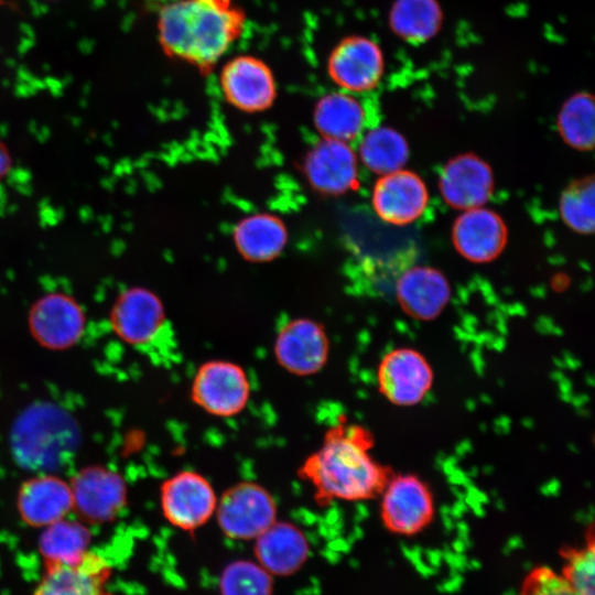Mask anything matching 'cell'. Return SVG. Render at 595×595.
I'll use <instances>...</instances> for the list:
<instances>
[{
  "mask_svg": "<svg viewBox=\"0 0 595 595\" xmlns=\"http://www.w3.org/2000/svg\"><path fill=\"white\" fill-rule=\"evenodd\" d=\"M273 576L256 560L228 563L219 577L220 595H273Z\"/></svg>",
  "mask_w": 595,
  "mask_h": 595,
  "instance_id": "28",
  "label": "cell"
},
{
  "mask_svg": "<svg viewBox=\"0 0 595 595\" xmlns=\"http://www.w3.org/2000/svg\"><path fill=\"white\" fill-rule=\"evenodd\" d=\"M272 494L261 484L242 480L228 487L216 506L220 531L232 540H255L278 518Z\"/></svg>",
  "mask_w": 595,
  "mask_h": 595,
  "instance_id": "3",
  "label": "cell"
},
{
  "mask_svg": "<svg viewBox=\"0 0 595 595\" xmlns=\"http://www.w3.org/2000/svg\"><path fill=\"white\" fill-rule=\"evenodd\" d=\"M405 138L390 127H376L361 134L357 156L369 171L378 175L402 170L409 160Z\"/></svg>",
  "mask_w": 595,
  "mask_h": 595,
  "instance_id": "25",
  "label": "cell"
},
{
  "mask_svg": "<svg viewBox=\"0 0 595 595\" xmlns=\"http://www.w3.org/2000/svg\"><path fill=\"white\" fill-rule=\"evenodd\" d=\"M452 239L462 257L475 263H485L504 250L507 228L497 213L480 206L463 210L454 223Z\"/></svg>",
  "mask_w": 595,
  "mask_h": 595,
  "instance_id": "15",
  "label": "cell"
},
{
  "mask_svg": "<svg viewBox=\"0 0 595 595\" xmlns=\"http://www.w3.org/2000/svg\"><path fill=\"white\" fill-rule=\"evenodd\" d=\"M219 86L230 106L248 113L269 109L278 93L271 67L251 54H240L228 60L220 68Z\"/></svg>",
  "mask_w": 595,
  "mask_h": 595,
  "instance_id": "7",
  "label": "cell"
},
{
  "mask_svg": "<svg viewBox=\"0 0 595 595\" xmlns=\"http://www.w3.org/2000/svg\"><path fill=\"white\" fill-rule=\"evenodd\" d=\"M595 108L593 97L577 93L562 105L558 128L562 139L577 150H589L594 144Z\"/></svg>",
  "mask_w": 595,
  "mask_h": 595,
  "instance_id": "27",
  "label": "cell"
},
{
  "mask_svg": "<svg viewBox=\"0 0 595 595\" xmlns=\"http://www.w3.org/2000/svg\"><path fill=\"white\" fill-rule=\"evenodd\" d=\"M91 533L80 521L61 519L44 527L39 551L44 564L73 561L89 549Z\"/></svg>",
  "mask_w": 595,
  "mask_h": 595,
  "instance_id": "26",
  "label": "cell"
},
{
  "mask_svg": "<svg viewBox=\"0 0 595 595\" xmlns=\"http://www.w3.org/2000/svg\"><path fill=\"white\" fill-rule=\"evenodd\" d=\"M380 494L381 520L389 531L414 536L432 521L433 496L418 476L405 474L388 478Z\"/></svg>",
  "mask_w": 595,
  "mask_h": 595,
  "instance_id": "8",
  "label": "cell"
},
{
  "mask_svg": "<svg viewBox=\"0 0 595 595\" xmlns=\"http://www.w3.org/2000/svg\"><path fill=\"white\" fill-rule=\"evenodd\" d=\"M218 496L210 482L194 470H181L160 488L163 517L173 527L192 532L208 522L216 511Z\"/></svg>",
  "mask_w": 595,
  "mask_h": 595,
  "instance_id": "5",
  "label": "cell"
},
{
  "mask_svg": "<svg viewBox=\"0 0 595 595\" xmlns=\"http://www.w3.org/2000/svg\"><path fill=\"white\" fill-rule=\"evenodd\" d=\"M251 386L246 370L229 360L203 363L191 383L192 401L206 413L219 418L239 414L250 399Z\"/></svg>",
  "mask_w": 595,
  "mask_h": 595,
  "instance_id": "4",
  "label": "cell"
},
{
  "mask_svg": "<svg viewBox=\"0 0 595 595\" xmlns=\"http://www.w3.org/2000/svg\"><path fill=\"white\" fill-rule=\"evenodd\" d=\"M6 165H7V159L3 151L0 148V176L4 172Z\"/></svg>",
  "mask_w": 595,
  "mask_h": 595,
  "instance_id": "32",
  "label": "cell"
},
{
  "mask_svg": "<svg viewBox=\"0 0 595 595\" xmlns=\"http://www.w3.org/2000/svg\"><path fill=\"white\" fill-rule=\"evenodd\" d=\"M232 238L241 257L252 262H267L285 248L288 230L277 216L256 213L236 224Z\"/></svg>",
  "mask_w": 595,
  "mask_h": 595,
  "instance_id": "23",
  "label": "cell"
},
{
  "mask_svg": "<svg viewBox=\"0 0 595 595\" xmlns=\"http://www.w3.org/2000/svg\"><path fill=\"white\" fill-rule=\"evenodd\" d=\"M439 186L446 204L466 210L487 203L493 194L494 176L484 160L474 154H462L443 167Z\"/></svg>",
  "mask_w": 595,
  "mask_h": 595,
  "instance_id": "16",
  "label": "cell"
},
{
  "mask_svg": "<svg viewBox=\"0 0 595 595\" xmlns=\"http://www.w3.org/2000/svg\"><path fill=\"white\" fill-rule=\"evenodd\" d=\"M247 23L236 0H171L158 14L165 55L208 74L242 36Z\"/></svg>",
  "mask_w": 595,
  "mask_h": 595,
  "instance_id": "1",
  "label": "cell"
},
{
  "mask_svg": "<svg viewBox=\"0 0 595 595\" xmlns=\"http://www.w3.org/2000/svg\"><path fill=\"white\" fill-rule=\"evenodd\" d=\"M437 0H394L389 11V26L401 40L420 44L434 37L443 24Z\"/></svg>",
  "mask_w": 595,
  "mask_h": 595,
  "instance_id": "24",
  "label": "cell"
},
{
  "mask_svg": "<svg viewBox=\"0 0 595 595\" xmlns=\"http://www.w3.org/2000/svg\"><path fill=\"white\" fill-rule=\"evenodd\" d=\"M372 437L364 428L338 423L324 434L298 475L314 489L320 506L334 500L359 501L380 494L387 470L370 454Z\"/></svg>",
  "mask_w": 595,
  "mask_h": 595,
  "instance_id": "2",
  "label": "cell"
},
{
  "mask_svg": "<svg viewBox=\"0 0 595 595\" xmlns=\"http://www.w3.org/2000/svg\"><path fill=\"white\" fill-rule=\"evenodd\" d=\"M165 320L161 300L145 289L125 292L111 312L116 334L131 345H144L163 327Z\"/></svg>",
  "mask_w": 595,
  "mask_h": 595,
  "instance_id": "20",
  "label": "cell"
},
{
  "mask_svg": "<svg viewBox=\"0 0 595 595\" xmlns=\"http://www.w3.org/2000/svg\"><path fill=\"white\" fill-rule=\"evenodd\" d=\"M303 170L315 191L342 195L357 185L359 160L348 142L322 138L306 153Z\"/></svg>",
  "mask_w": 595,
  "mask_h": 595,
  "instance_id": "13",
  "label": "cell"
},
{
  "mask_svg": "<svg viewBox=\"0 0 595 595\" xmlns=\"http://www.w3.org/2000/svg\"><path fill=\"white\" fill-rule=\"evenodd\" d=\"M30 328L41 345L50 349H65L82 336L84 314L74 300L62 294H50L32 307Z\"/></svg>",
  "mask_w": 595,
  "mask_h": 595,
  "instance_id": "18",
  "label": "cell"
},
{
  "mask_svg": "<svg viewBox=\"0 0 595 595\" xmlns=\"http://www.w3.org/2000/svg\"><path fill=\"white\" fill-rule=\"evenodd\" d=\"M564 559L561 576L577 595H595L594 542L593 537L581 549L566 548L561 551Z\"/></svg>",
  "mask_w": 595,
  "mask_h": 595,
  "instance_id": "30",
  "label": "cell"
},
{
  "mask_svg": "<svg viewBox=\"0 0 595 595\" xmlns=\"http://www.w3.org/2000/svg\"><path fill=\"white\" fill-rule=\"evenodd\" d=\"M433 379L428 359L420 351L407 347L385 355L377 371L379 391L399 407L420 403L430 392Z\"/></svg>",
  "mask_w": 595,
  "mask_h": 595,
  "instance_id": "10",
  "label": "cell"
},
{
  "mask_svg": "<svg viewBox=\"0 0 595 595\" xmlns=\"http://www.w3.org/2000/svg\"><path fill=\"white\" fill-rule=\"evenodd\" d=\"M519 595H577L561 574L548 566H537L524 577Z\"/></svg>",
  "mask_w": 595,
  "mask_h": 595,
  "instance_id": "31",
  "label": "cell"
},
{
  "mask_svg": "<svg viewBox=\"0 0 595 595\" xmlns=\"http://www.w3.org/2000/svg\"><path fill=\"white\" fill-rule=\"evenodd\" d=\"M273 354L279 366L285 371L300 377L315 375L328 360L327 333L312 318L291 320L279 329Z\"/></svg>",
  "mask_w": 595,
  "mask_h": 595,
  "instance_id": "9",
  "label": "cell"
},
{
  "mask_svg": "<svg viewBox=\"0 0 595 595\" xmlns=\"http://www.w3.org/2000/svg\"><path fill=\"white\" fill-rule=\"evenodd\" d=\"M69 485L73 509L84 522H109L126 506L128 493L125 480L106 467L83 468Z\"/></svg>",
  "mask_w": 595,
  "mask_h": 595,
  "instance_id": "12",
  "label": "cell"
},
{
  "mask_svg": "<svg viewBox=\"0 0 595 595\" xmlns=\"http://www.w3.org/2000/svg\"><path fill=\"white\" fill-rule=\"evenodd\" d=\"M326 71L339 90L354 95L368 93L382 79L385 55L375 40L364 35H348L329 52Z\"/></svg>",
  "mask_w": 595,
  "mask_h": 595,
  "instance_id": "6",
  "label": "cell"
},
{
  "mask_svg": "<svg viewBox=\"0 0 595 595\" xmlns=\"http://www.w3.org/2000/svg\"><path fill=\"white\" fill-rule=\"evenodd\" d=\"M313 123L322 138L350 142L365 132L367 112L356 95L335 90L318 98Z\"/></svg>",
  "mask_w": 595,
  "mask_h": 595,
  "instance_id": "22",
  "label": "cell"
},
{
  "mask_svg": "<svg viewBox=\"0 0 595 595\" xmlns=\"http://www.w3.org/2000/svg\"><path fill=\"white\" fill-rule=\"evenodd\" d=\"M111 575L110 562L88 550L73 561L44 564L32 595H115L109 588Z\"/></svg>",
  "mask_w": 595,
  "mask_h": 595,
  "instance_id": "11",
  "label": "cell"
},
{
  "mask_svg": "<svg viewBox=\"0 0 595 595\" xmlns=\"http://www.w3.org/2000/svg\"><path fill=\"white\" fill-rule=\"evenodd\" d=\"M371 204L377 216L394 226L418 220L426 210L429 192L414 172L399 170L381 175L374 185Z\"/></svg>",
  "mask_w": 595,
  "mask_h": 595,
  "instance_id": "14",
  "label": "cell"
},
{
  "mask_svg": "<svg viewBox=\"0 0 595 595\" xmlns=\"http://www.w3.org/2000/svg\"><path fill=\"white\" fill-rule=\"evenodd\" d=\"M253 541L256 561L272 576L296 573L310 556L306 534L289 521L277 519Z\"/></svg>",
  "mask_w": 595,
  "mask_h": 595,
  "instance_id": "17",
  "label": "cell"
},
{
  "mask_svg": "<svg viewBox=\"0 0 595 595\" xmlns=\"http://www.w3.org/2000/svg\"><path fill=\"white\" fill-rule=\"evenodd\" d=\"M396 296L410 316L430 321L437 317L451 299V286L436 269L416 266L404 271L396 283Z\"/></svg>",
  "mask_w": 595,
  "mask_h": 595,
  "instance_id": "21",
  "label": "cell"
},
{
  "mask_svg": "<svg viewBox=\"0 0 595 595\" xmlns=\"http://www.w3.org/2000/svg\"><path fill=\"white\" fill-rule=\"evenodd\" d=\"M560 215L563 221L580 234L594 229V181L592 177L576 181L560 197Z\"/></svg>",
  "mask_w": 595,
  "mask_h": 595,
  "instance_id": "29",
  "label": "cell"
},
{
  "mask_svg": "<svg viewBox=\"0 0 595 595\" xmlns=\"http://www.w3.org/2000/svg\"><path fill=\"white\" fill-rule=\"evenodd\" d=\"M17 508L23 522L44 528L73 510L71 485L53 475L32 477L21 485Z\"/></svg>",
  "mask_w": 595,
  "mask_h": 595,
  "instance_id": "19",
  "label": "cell"
}]
</instances>
